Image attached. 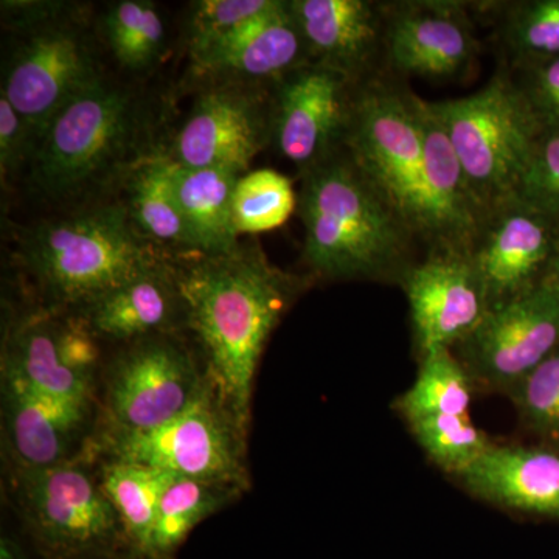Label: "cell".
I'll return each instance as SVG.
<instances>
[{
  "instance_id": "obj_33",
  "label": "cell",
  "mask_w": 559,
  "mask_h": 559,
  "mask_svg": "<svg viewBox=\"0 0 559 559\" xmlns=\"http://www.w3.org/2000/svg\"><path fill=\"white\" fill-rule=\"evenodd\" d=\"M525 426L543 443L559 452V348L511 392Z\"/></svg>"
},
{
  "instance_id": "obj_35",
  "label": "cell",
  "mask_w": 559,
  "mask_h": 559,
  "mask_svg": "<svg viewBox=\"0 0 559 559\" xmlns=\"http://www.w3.org/2000/svg\"><path fill=\"white\" fill-rule=\"evenodd\" d=\"M518 197L559 223V132H543Z\"/></svg>"
},
{
  "instance_id": "obj_19",
  "label": "cell",
  "mask_w": 559,
  "mask_h": 559,
  "mask_svg": "<svg viewBox=\"0 0 559 559\" xmlns=\"http://www.w3.org/2000/svg\"><path fill=\"white\" fill-rule=\"evenodd\" d=\"M311 61L362 81L384 70V5L369 0H289Z\"/></svg>"
},
{
  "instance_id": "obj_15",
  "label": "cell",
  "mask_w": 559,
  "mask_h": 559,
  "mask_svg": "<svg viewBox=\"0 0 559 559\" xmlns=\"http://www.w3.org/2000/svg\"><path fill=\"white\" fill-rule=\"evenodd\" d=\"M271 143V91L201 87L165 153L186 168L224 167L248 173Z\"/></svg>"
},
{
  "instance_id": "obj_36",
  "label": "cell",
  "mask_w": 559,
  "mask_h": 559,
  "mask_svg": "<svg viewBox=\"0 0 559 559\" xmlns=\"http://www.w3.org/2000/svg\"><path fill=\"white\" fill-rule=\"evenodd\" d=\"M509 72L540 130L559 132V57Z\"/></svg>"
},
{
  "instance_id": "obj_10",
  "label": "cell",
  "mask_w": 559,
  "mask_h": 559,
  "mask_svg": "<svg viewBox=\"0 0 559 559\" xmlns=\"http://www.w3.org/2000/svg\"><path fill=\"white\" fill-rule=\"evenodd\" d=\"M207 382V371L176 334L130 342L106 374L100 436L159 428L186 411Z\"/></svg>"
},
{
  "instance_id": "obj_21",
  "label": "cell",
  "mask_w": 559,
  "mask_h": 559,
  "mask_svg": "<svg viewBox=\"0 0 559 559\" xmlns=\"http://www.w3.org/2000/svg\"><path fill=\"white\" fill-rule=\"evenodd\" d=\"M91 412L43 395L2 371L3 436L14 469H43L75 457Z\"/></svg>"
},
{
  "instance_id": "obj_7",
  "label": "cell",
  "mask_w": 559,
  "mask_h": 559,
  "mask_svg": "<svg viewBox=\"0 0 559 559\" xmlns=\"http://www.w3.org/2000/svg\"><path fill=\"white\" fill-rule=\"evenodd\" d=\"M94 455L43 469H14L13 498L38 559L130 557L119 514L103 492Z\"/></svg>"
},
{
  "instance_id": "obj_34",
  "label": "cell",
  "mask_w": 559,
  "mask_h": 559,
  "mask_svg": "<svg viewBox=\"0 0 559 559\" xmlns=\"http://www.w3.org/2000/svg\"><path fill=\"white\" fill-rule=\"evenodd\" d=\"M277 3L278 0H200L191 3L187 22L190 58L215 49Z\"/></svg>"
},
{
  "instance_id": "obj_13",
  "label": "cell",
  "mask_w": 559,
  "mask_h": 559,
  "mask_svg": "<svg viewBox=\"0 0 559 559\" xmlns=\"http://www.w3.org/2000/svg\"><path fill=\"white\" fill-rule=\"evenodd\" d=\"M358 87V81L318 61L272 87L271 143L300 175L344 148Z\"/></svg>"
},
{
  "instance_id": "obj_18",
  "label": "cell",
  "mask_w": 559,
  "mask_h": 559,
  "mask_svg": "<svg viewBox=\"0 0 559 559\" xmlns=\"http://www.w3.org/2000/svg\"><path fill=\"white\" fill-rule=\"evenodd\" d=\"M310 61L289 2L278 0L274 9L249 22L215 49L191 58V72L201 87L245 86L271 91L290 72Z\"/></svg>"
},
{
  "instance_id": "obj_26",
  "label": "cell",
  "mask_w": 559,
  "mask_h": 559,
  "mask_svg": "<svg viewBox=\"0 0 559 559\" xmlns=\"http://www.w3.org/2000/svg\"><path fill=\"white\" fill-rule=\"evenodd\" d=\"M97 473L103 492L119 514L128 554L132 558L148 559L160 499L175 476L153 466L117 459H103Z\"/></svg>"
},
{
  "instance_id": "obj_37",
  "label": "cell",
  "mask_w": 559,
  "mask_h": 559,
  "mask_svg": "<svg viewBox=\"0 0 559 559\" xmlns=\"http://www.w3.org/2000/svg\"><path fill=\"white\" fill-rule=\"evenodd\" d=\"M33 148V134L21 114L0 94V171L7 180L27 165Z\"/></svg>"
},
{
  "instance_id": "obj_2",
  "label": "cell",
  "mask_w": 559,
  "mask_h": 559,
  "mask_svg": "<svg viewBox=\"0 0 559 559\" xmlns=\"http://www.w3.org/2000/svg\"><path fill=\"white\" fill-rule=\"evenodd\" d=\"M156 143V116L138 91L103 76L50 120L28 157L35 193L72 212L108 202Z\"/></svg>"
},
{
  "instance_id": "obj_9",
  "label": "cell",
  "mask_w": 559,
  "mask_h": 559,
  "mask_svg": "<svg viewBox=\"0 0 559 559\" xmlns=\"http://www.w3.org/2000/svg\"><path fill=\"white\" fill-rule=\"evenodd\" d=\"M248 429L231 414L210 380L200 396L159 428L143 433L98 436L87 450L95 457L127 460L212 484L249 488Z\"/></svg>"
},
{
  "instance_id": "obj_22",
  "label": "cell",
  "mask_w": 559,
  "mask_h": 559,
  "mask_svg": "<svg viewBox=\"0 0 559 559\" xmlns=\"http://www.w3.org/2000/svg\"><path fill=\"white\" fill-rule=\"evenodd\" d=\"M459 480L492 506L559 521V452L543 444L492 443Z\"/></svg>"
},
{
  "instance_id": "obj_3",
  "label": "cell",
  "mask_w": 559,
  "mask_h": 559,
  "mask_svg": "<svg viewBox=\"0 0 559 559\" xmlns=\"http://www.w3.org/2000/svg\"><path fill=\"white\" fill-rule=\"evenodd\" d=\"M304 260L312 278L399 283L418 238L347 148L301 173Z\"/></svg>"
},
{
  "instance_id": "obj_14",
  "label": "cell",
  "mask_w": 559,
  "mask_h": 559,
  "mask_svg": "<svg viewBox=\"0 0 559 559\" xmlns=\"http://www.w3.org/2000/svg\"><path fill=\"white\" fill-rule=\"evenodd\" d=\"M384 5V70L393 76L460 80L479 61L469 3L407 0Z\"/></svg>"
},
{
  "instance_id": "obj_39",
  "label": "cell",
  "mask_w": 559,
  "mask_h": 559,
  "mask_svg": "<svg viewBox=\"0 0 559 559\" xmlns=\"http://www.w3.org/2000/svg\"><path fill=\"white\" fill-rule=\"evenodd\" d=\"M547 278H549L550 282L554 283V285L558 286L559 288V238L557 252H555L554 261H551V266L549 270V275H547Z\"/></svg>"
},
{
  "instance_id": "obj_25",
  "label": "cell",
  "mask_w": 559,
  "mask_h": 559,
  "mask_svg": "<svg viewBox=\"0 0 559 559\" xmlns=\"http://www.w3.org/2000/svg\"><path fill=\"white\" fill-rule=\"evenodd\" d=\"M241 175L231 168H186L173 162L176 198L201 253L227 252L240 245L231 202Z\"/></svg>"
},
{
  "instance_id": "obj_24",
  "label": "cell",
  "mask_w": 559,
  "mask_h": 559,
  "mask_svg": "<svg viewBox=\"0 0 559 559\" xmlns=\"http://www.w3.org/2000/svg\"><path fill=\"white\" fill-rule=\"evenodd\" d=\"M120 197L135 229L168 255L200 252L176 198L173 162L165 148L140 162L124 180Z\"/></svg>"
},
{
  "instance_id": "obj_23",
  "label": "cell",
  "mask_w": 559,
  "mask_h": 559,
  "mask_svg": "<svg viewBox=\"0 0 559 559\" xmlns=\"http://www.w3.org/2000/svg\"><path fill=\"white\" fill-rule=\"evenodd\" d=\"M417 108L425 146L426 180L436 223V246L430 250L469 253L484 210L474 198L432 103L417 97Z\"/></svg>"
},
{
  "instance_id": "obj_4",
  "label": "cell",
  "mask_w": 559,
  "mask_h": 559,
  "mask_svg": "<svg viewBox=\"0 0 559 559\" xmlns=\"http://www.w3.org/2000/svg\"><path fill=\"white\" fill-rule=\"evenodd\" d=\"M170 257L135 229L120 200L39 221L21 231L16 250L40 307L68 311Z\"/></svg>"
},
{
  "instance_id": "obj_16",
  "label": "cell",
  "mask_w": 559,
  "mask_h": 559,
  "mask_svg": "<svg viewBox=\"0 0 559 559\" xmlns=\"http://www.w3.org/2000/svg\"><path fill=\"white\" fill-rule=\"evenodd\" d=\"M558 238L559 223L518 194L487 210L469 257L487 294L489 310L547 278Z\"/></svg>"
},
{
  "instance_id": "obj_11",
  "label": "cell",
  "mask_w": 559,
  "mask_h": 559,
  "mask_svg": "<svg viewBox=\"0 0 559 559\" xmlns=\"http://www.w3.org/2000/svg\"><path fill=\"white\" fill-rule=\"evenodd\" d=\"M97 341L79 312L39 307L7 326L2 371L43 395L91 412L100 364Z\"/></svg>"
},
{
  "instance_id": "obj_28",
  "label": "cell",
  "mask_w": 559,
  "mask_h": 559,
  "mask_svg": "<svg viewBox=\"0 0 559 559\" xmlns=\"http://www.w3.org/2000/svg\"><path fill=\"white\" fill-rule=\"evenodd\" d=\"M476 389L451 348L432 349L419 356L417 380L395 406L409 425L439 415H465L469 414Z\"/></svg>"
},
{
  "instance_id": "obj_38",
  "label": "cell",
  "mask_w": 559,
  "mask_h": 559,
  "mask_svg": "<svg viewBox=\"0 0 559 559\" xmlns=\"http://www.w3.org/2000/svg\"><path fill=\"white\" fill-rule=\"evenodd\" d=\"M0 559H27V557H25L24 550L21 549L16 540L11 539L10 536H2Z\"/></svg>"
},
{
  "instance_id": "obj_5",
  "label": "cell",
  "mask_w": 559,
  "mask_h": 559,
  "mask_svg": "<svg viewBox=\"0 0 559 559\" xmlns=\"http://www.w3.org/2000/svg\"><path fill=\"white\" fill-rule=\"evenodd\" d=\"M17 33L3 66L2 91L33 134L105 73L81 11L60 2H2ZM33 150V148H32Z\"/></svg>"
},
{
  "instance_id": "obj_6",
  "label": "cell",
  "mask_w": 559,
  "mask_h": 559,
  "mask_svg": "<svg viewBox=\"0 0 559 559\" xmlns=\"http://www.w3.org/2000/svg\"><path fill=\"white\" fill-rule=\"evenodd\" d=\"M388 72L359 83L345 148L428 250L436 223L417 97Z\"/></svg>"
},
{
  "instance_id": "obj_32",
  "label": "cell",
  "mask_w": 559,
  "mask_h": 559,
  "mask_svg": "<svg viewBox=\"0 0 559 559\" xmlns=\"http://www.w3.org/2000/svg\"><path fill=\"white\" fill-rule=\"evenodd\" d=\"M415 440L439 468L459 477L473 468L492 447L469 414L439 415L411 423Z\"/></svg>"
},
{
  "instance_id": "obj_1",
  "label": "cell",
  "mask_w": 559,
  "mask_h": 559,
  "mask_svg": "<svg viewBox=\"0 0 559 559\" xmlns=\"http://www.w3.org/2000/svg\"><path fill=\"white\" fill-rule=\"evenodd\" d=\"M173 266L186 330L200 345L207 377L224 403L248 429L261 355L312 277L280 270L257 242L173 257Z\"/></svg>"
},
{
  "instance_id": "obj_17",
  "label": "cell",
  "mask_w": 559,
  "mask_h": 559,
  "mask_svg": "<svg viewBox=\"0 0 559 559\" xmlns=\"http://www.w3.org/2000/svg\"><path fill=\"white\" fill-rule=\"evenodd\" d=\"M419 356L457 347L487 314L488 299L468 252L428 250L400 282Z\"/></svg>"
},
{
  "instance_id": "obj_29",
  "label": "cell",
  "mask_w": 559,
  "mask_h": 559,
  "mask_svg": "<svg viewBox=\"0 0 559 559\" xmlns=\"http://www.w3.org/2000/svg\"><path fill=\"white\" fill-rule=\"evenodd\" d=\"M498 25L506 69L559 57V0L506 3Z\"/></svg>"
},
{
  "instance_id": "obj_8",
  "label": "cell",
  "mask_w": 559,
  "mask_h": 559,
  "mask_svg": "<svg viewBox=\"0 0 559 559\" xmlns=\"http://www.w3.org/2000/svg\"><path fill=\"white\" fill-rule=\"evenodd\" d=\"M430 103L484 215L516 197L543 130L509 70L468 97Z\"/></svg>"
},
{
  "instance_id": "obj_30",
  "label": "cell",
  "mask_w": 559,
  "mask_h": 559,
  "mask_svg": "<svg viewBox=\"0 0 559 559\" xmlns=\"http://www.w3.org/2000/svg\"><path fill=\"white\" fill-rule=\"evenodd\" d=\"M103 33L116 60L128 70L150 69L164 53V21L146 0L112 3L103 16Z\"/></svg>"
},
{
  "instance_id": "obj_40",
  "label": "cell",
  "mask_w": 559,
  "mask_h": 559,
  "mask_svg": "<svg viewBox=\"0 0 559 559\" xmlns=\"http://www.w3.org/2000/svg\"><path fill=\"white\" fill-rule=\"evenodd\" d=\"M120 559H138V558H132V557H123V558H120Z\"/></svg>"
},
{
  "instance_id": "obj_12",
  "label": "cell",
  "mask_w": 559,
  "mask_h": 559,
  "mask_svg": "<svg viewBox=\"0 0 559 559\" xmlns=\"http://www.w3.org/2000/svg\"><path fill=\"white\" fill-rule=\"evenodd\" d=\"M559 348V288L549 278L491 308L452 349L477 389L511 390Z\"/></svg>"
},
{
  "instance_id": "obj_27",
  "label": "cell",
  "mask_w": 559,
  "mask_h": 559,
  "mask_svg": "<svg viewBox=\"0 0 559 559\" xmlns=\"http://www.w3.org/2000/svg\"><path fill=\"white\" fill-rule=\"evenodd\" d=\"M241 489L190 477L175 476L162 496L148 559H175L202 521L230 506Z\"/></svg>"
},
{
  "instance_id": "obj_31",
  "label": "cell",
  "mask_w": 559,
  "mask_h": 559,
  "mask_svg": "<svg viewBox=\"0 0 559 559\" xmlns=\"http://www.w3.org/2000/svg\"><path fill=\"white\" fill-rule=\"evenodd\" d=\"M299 193L282 173L263 168L240 176L234 191L231 216L238 237L278 229L297 212Z\"/></svg>"
},
{
  "instance_id": "obj_20",
  "label": "cell",
  "mask_w": 559,
  "mask_h": 559,
  "mask_svg": "<svg viewBox=\"0 0 559 559\" xmlns=\"http://www.w3.org/2000/svg\"><path fill=\"white\" fill-rule=\"evenodd\" d=\"M79 312L98 340L130 342L186 330L173 257L92 300Z\"/></svg>"
}]
</instances>
